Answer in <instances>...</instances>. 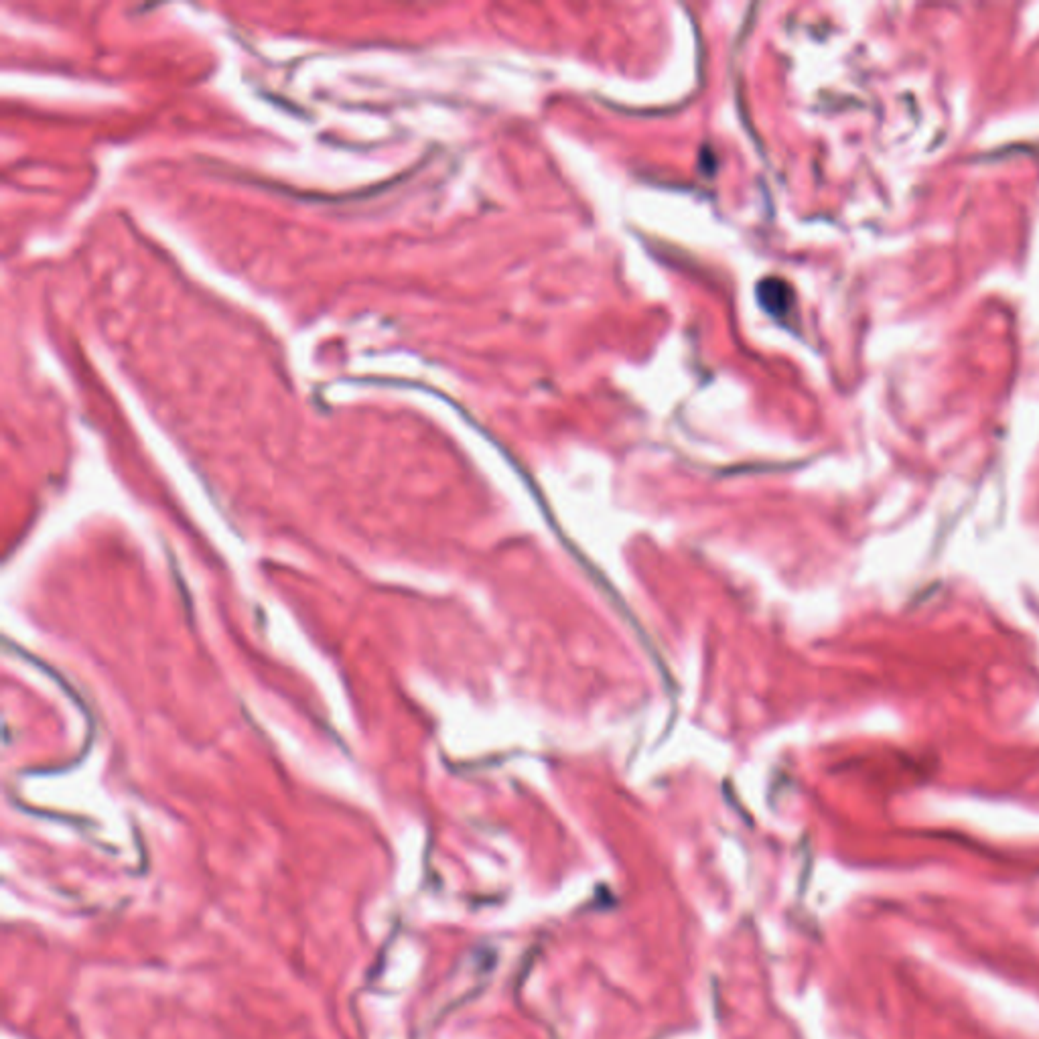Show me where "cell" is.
<instances>
[{
  "instance_id": "cell-1",
  "label": "cell",
  "mask_w": 1039,
  "mask_h": 1039,
  "mask_svg": "<svg viewBox=\"0 0 1039 1039\" xmlns=\"http://www.w3.org/2000/svg\"><path fill=\"white\" fill-rule=\"evenodd\" d=\"M757 297H759L761 307L776 317L786 315L794 305V293H792L790 285L782 279H776V276L759 283Z\"/></svg>"
}]
</instances>
